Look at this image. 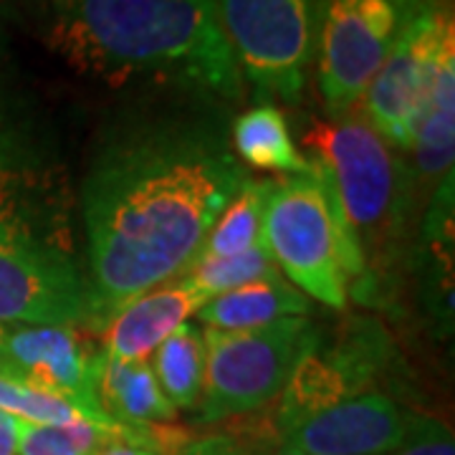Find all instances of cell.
Segmentation results:
<instances>
[{"label": "cell", "instance_id": "cell-10", "mask_svg": "<svg viewBox=\"0 0 455 455\" xmlns=\"http://www.w3.org/2000/svg\"><path fill=\"white\" fill-rule=\"evenodd\" d=\"M392 355L387 331L372 319H349L334 339H326L316 329L278 395V435L319 410L372 392Z\"/></svg>", "mask_w": 455, "mask_h": 455}, {"label": "cell", "instance_id": "cell-15", "mask_svg": "<svg viewBox=\"0 0 455 455\" xmlns=\"http://www.w3.org/2000/svg\"><path fill=\"white\" fill-rule=\"evenodd\" d=\"M311 299L291 286L283 276L263 278L238 286L233 291L212 296L211 301L197 311V319L208 329L223 331H243L259 329L291 316H309Z\"/></svg>", "mask_w": 455, "mask_h": 455}, {"label": "cell", "instance_id": "cell-3", "mask_svg": "<svg viewBox=\"0 0 455 455\" xmlns=\"http://www.w3.org/2000/svg\"><path fill=\"white\" fill-rule=\"evenodd\" d=\"M311 170L322 178L339 208L344 226L364 260V291H374L397 241L405 235L415 185L377 132L355 116L314 119L304 132Z\"/></svg>", "mask_w": 455, "mask_h": 455}, {"label": "cell", "instance_id": "cell-1", "mask_svg": "<svg viewBox=\"0 0 455 455\" xmlns=\"http://www.w3.org/2000/svg\"><path fill=\"white\" fill-rule=\"evenodd\" d=\"M114 122L82 188L101 329L132 299L182 278L248 175L215 97L164 89Z\"/></svg>", "mask_w": 455, "mask_h": 455}, {"label": "cell", "instance_id": "cell-16", "mask_svg": "<svg viewBox=\"0 0 455 455\" xmlns=\"http://www.w3.org/2000/svg\"><path fill=\"white\" fill-rule=\"evenodd\" d=\"M412 152V185L425 182L438 188L453 172L455 155V59L443 66L438 82L425 104L423 119L415 132Z\"/></svg>", "mask_w": 455, "mask_h": 455}, {"label": "cell", "instance_id": "cell-29", "mask_svg": "<svg viewBox=\"0 0 455 455\" xmlns=\"http://www.w3.org/2000/svg\"><path fill=\"white\" fill-rule=\"evenodd\" d=\"M274 455H296V453H283V451H278V453H274Z\"/></svg>", "mask_w": 455, "mask_h": 455}, {"label": "cell", "instance_id": "cell-13", "mask_svg": "<svg viewBox=\"0 0 455 455\" xmlns=\"http://www.w3.org/2000/svg\"><path fill=\"white\" fill-rule=\"evenodd\" d=\"M211 299L188 278L170 281L124 304L101 329V352L124 362H149L172 331L188 324Z\"/></svg>", "mask_w": 455, "mask_h": 455}, {"label": "cell", "instance_id": "cell-6", "mask_svg": "<svg viewBox=\"0 0 455 455\" xmlns=\"http://www.w3.org/2000/svg\"><path fill=\"white\" fill-rule=\"evenodd\" d=\"M322 0H215L241 76L260 97L299 104L314 64Z\"/></svg>", "mask_w": 455, "mask_h": 455}, {"label": "cell", "instance_id": "cell-24", "mask_svg": "<svg viewBox=\"0 0 455 455\" xmlns=\"http://www.w3.org/2000/svg\"><path fill=\"white\" fill-rule=\"evenodd\" d=\"M180 455H248L243 445L238 440L228 438V435H208V438L193 440L185 445V451Z\"/></svg>", "mask_w": 455, "mask_h": 455}, {"label": "cell", "instance_id": "cell-22", "mask_svg": "<svg viewBox=\"0 0 455 455\" xmlns=\"http://www.w3.org/2000/svg\"><path fill=\"white\" fill-rule=\"evenodd\" d=\"M0 410L23 423L68 425L89 420L79 407H74L61 397L36 390L26 382H18L11 377H3V374H0Z\"/></svg>", "mask_w": 455, "mask_h": 455}, {"label": "cell", "instance_id": "cell-19", "mask_svg": "<svg viewBox=\"0 0 455 455\" xmlns=\"http://www.w3.org/2000/svg\"><path fill=\"white\" fill-rule=\"evenodd\" d=\"M155 379L175 410H196L205 377V339L196 324H182L152 352Z\"/></svg>", "mask_w": 455, "mask_h": 455}, {"label": "cell", "instance_id": "cell-7", "mask_svg": "<svg viewBox=\"0 0 455 455\" xmlns=\"http://www.w3.org/2000/svg\"><path fill=\"white\" fill-rule=\"evenodd\" d=\"M423 0H322L316 84L331 116H347L395 49Z\"/></svg>", "mask_w": 455, "mask_h": 455}, {"label": "cell", "instance_id": "cell-17", "mask_svg": "<svg viewBox=\"0 0 455 455\" xmlns=\"http://www.w3.org/2000/svg\"><path fill=\"white\" fill-rule=\"evenodd\" d=\"M233 152L253 170L304 175L311 163L296 149L283 112L274 104H256L233 122Z\"/></svg>", "mask_w": 455, "mask_h": 455}, {"label": "cell", "instance_id": "cell-9", "mask_svg": "<svg viewBox=\"0 0 455 455\" xmlns=\"http://www.w3.org/2000/svg\"><path fill=\"white\" fill-rule=\"evenodd\" d=\"M0 324L101 329L97 289L61 241H0Z\"/></svg>", "mask_w": 455, "mask_h": 455}, {"label": "cell", "instance_id": "cell-2", "mask_svg": "<svg viewBox=\"0 0 455 455\" xmlns=\"http://www.w3.org/2000/svg\"><path fill=\"white\" fill-rule=\"evenodd\" d=\"M53 51L79 74L238 99L243 76L215 0H49Z\"/></svg>", "mask_w": 455, "mask_h": 455}, {"label": "cell", "instance_id": "cell-8", "mask_svg": "<svg viewBox=\"0 0 455 455\" xmlns=\"http://www.w3.org/2000/svg\"><path fill=\"white\" fill-rule=\"evenodd\" d=\"M455 59L451 3L423 0L364 92L367 124L392 149L410 152L443 66Z\"/></svg>", "mask_w": 455, "mask_h": 455}, {"label": "cell", "instance_id": "cell-14", "mask_svg": "<svg viewBox=\"0 0 455 455\" xmlns=\"http://www.w3.org/2000/svg\"><path fill=\"white\" fill-rule=\"evenodd\" d=\"M97 400L101 412L124 427L164 425L178 418V410L160 390L149 362H124L101 352Z\"/></svg>", "mask_w": 455, "mask_h": 455}, {"label": "cell", "instance_id": "cell-5", "mask_svg": "<svg viewBox=\"0 0 455 455\" xmlns=\"http://www.w3.org/2000/svg\"><path fill=\"white\" fill-rule=\"evenodd\" d=\"M314 334L316 326L307 316L243 331L205 329V377L197 420L220 423L274 403Z\"/></svg>", "mask_w": 455, "mask_h": 455}, {"label": "cell", "instance_id": "cell-11", "mask_svg": "<svg viewBox=\"0 0 455 455\" xmlns=\"http://www.w3.org/2000/svg\"><path fill=\"white\" fill-rule=\"evenodd\" d=\"M5 359L11 379L56 395L79 407L92 423L124 427L109 420L97 400L101 349L68 326H11L5 329Z\"/></svg>", "mask_w": 455, "mask_h": 455}, {"label": "cell", "instance_id": "cell-12", "mask_svg": "<svg viewBox=\"0 0 455 455\" xmlns=\"http://www.w3.org/2000/svg\"><path fill=\"white\" fill-rule=\"evenodd\" d=\"M415 412L385 392H364L319 410L281 433V451L296 455H392L405 445Z\"/></svg>", "mask_w": 455, "mask_h": 455}, {"label": "cell", "instance_id": "cell-20", "mask_svg": "<svg viewBox=\"0 0 455 455\" xmlns=\"http://www.w3.org/2000/svg\"><path fill=\"white\" fill-rule=\"evenodd\" d=\"M132 438L142 445L140 427H104L79 420L68 425H38L18 420L16 455H94L112 440Z\"/></svg>", "mask_w": 455, "mask_h": 455}, {"label": "cell", "instance_id": "cell-4", "mask_svg": "<svg viewBox=\"0 0 455 455\" xmlns=\"http://www.w3.org/2000/svg\"><path fill=\"white\" fill-rule=\"evenodd\" d=\"M263 243L283 278L329 309L364 291V260L322 178L309 170L274 182L263 218Z\"/></svg>", "mask_w": 455, "mask_h": 455}, {"label": "cell", "instance_id": "cell-27", "mask_svg": "<svg viewBox=\"0 0 455 455\" xmlns=\"http://www.w3.org/2000/svg\"><path fill=\"white\" fill-rule=\"evenodd\" d=\"M5 329L8 326L0 324V374H8V359H5Z\"/></svg>", "mask_w": 455, "mask_h": 455}, {"label": "cell", "instance_id": "cell-26", "mask_svg": "<svg viewBox=\"0 0 455 455\" xmlns=\"http://www.w3.org/2000/svg\"><path fill=\"white\" fill-rule=\"evenodd\" d=\"M94 455H160V453H155V451H149V448H145V445L134 443L132 438H119V440H112L109 445H104V448L97 451Z\"/></svg>", "mask_w": 455, "mask_h": 455}, {"label": "cell", "instance_id": "cell-28", "mask_svg": "<svg viewBox=\"0 0 455 455\" xmlns=\"http://www.w3.org/2000/svg\"><path fill=\"white\" fill-rule=\"evenodd\" d=\"M11 235H31V233H23V230H18V228L8 226L5 220H0V241H5V238H11Z\"/></svg>", "mask_w": 455, "mask_h": 455}, {"label": "cell", "instance_id": "cell-18", "mask_svg": "<svg viewBox=\"0 0 455 455\" xmlns=\"http://www.w3.org/2000/svg\"><path fill=\"white\" fill-rule=\"evenodd\" d=\"M271 190V180L245 178L215 218L197 259H230L263 243V218Z\"/></svg>", "mask_w": 455, "mask_h": 455}, {"label": "cell", "instance_id": "cell-21", "mask_svg": "<svg viewBox=\"0 0 455 455\" xmlns=\"http://www.w3.org/2000/svg\"><path fill=\"white\" fill-rule=\"evenodd\" d=\"M278 276H283V274L278 271L276 260L271 259L266 243H260L241 256H230V259H197L182 278H188L196 289L212 299L218 293L233 291L245 283Z\"/></svg>", "mask_w": 455, "mask_h": 455}, {"label": "cell", "instance_id": "cell-23", "mask_svg": "<svg viewBox=\"0 0 455 455\" xmlns=\"http://www.w3.org/2000/svg\"><path fill=\"white\" fill-rule=\"evenodd\" d=\"M392 455H455L453 433L448 425H443L435 418L418 415L405 445L397 448Z\"/></svg>", "mask_w": 455, "mask_h": 455}, {"label": "cell", "instance_id": "cell-25", "mask_svg": "<svg viewBox=\"0 0 455 455\" xmlns=\"http://www.w3.org/2000/svg\"><path fill=\"white\" fill-rule=\"evenodd\" d=\"M18 420L0 410V455H16Z\"/></svg>", "mask_w": 455, "mask_h": 455}]
</instances>
